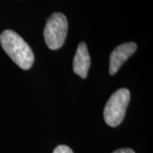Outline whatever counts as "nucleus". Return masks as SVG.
Returning <instances> with one entry per match:
<instances>
[{
	"instance_id": "7",
	"label": "nucleus",
	"mask_w": 153,
	"mask_h": 153,
	"mask_svg": "<svg viewBox=\"0 0 153 153\" xmlns=\"http://www.w3.org/2000/svg\"><path fill=\"white\" fill-rule=\"evenodd\" d=\"M112 153H135L134 151H133L132 149L129 148H123V149H119V150H117Z\"/></svg>"
},
{
	"instance_id": "5",
	"label": "nucleus",
	"mask_w": 153,
	"mask_h": 153,
	"mask_svg": "<svg viewBox=\"0 0 153 153\" xmlns=\"http://www.w3.org/2000/svg\"><path fill=\"white\" fill-rule=\"evenodd\" d=\"M90 67V56L87 45L81 42L78 44L76 54L73 59V71L82 78H85Z\"/></svg>"
},
{
	"instance_id": "6",
	"label": "nucleus",
	"mask_w": 153,
	"mask_h": 153,
	"mask_svg": "<svg viewBox=\"0 0 153 153\" xmlns=\"http://www.w3.org/2000/svg\"><path fill=\"white\" fill-rule=\"evenodd\" d=\"M53 153H73V152L69 146L65 145H60L55 148Z\"/></svg>"
},
{
	"instance_id": "3",
	"label": "nucleus",
	"mask_w": 153,
	"mask_h": 153,
	"mask_svg": "<svg viewBox=\"0 0 153 153\" xmlns=\"http://www.w3.org/2000/svg\"><path fill=\"white\" fill-rule=\"evenodd\" d=\"M68 31L66 17L61 13H54L47 20L44 36L48 48L52 50L60 49L64 44Z\"/></svg>"
},
{
	"instance_id": "4",
	"label": "nucleus",
	"mask_w": 153,
	"mask_h": 153,
	"mask_svg": "<svg viewBox=\"0 0 153 153\" xmlns=\"http://www.w3.org/2000/svg\"><path fill=\"white\" fill-rule=\"evenodd\" d=\"M136 44L133 42L125 43L116 47L110 56V74H116L123 64L136 51Z\"/></svg>"
},
{
	"instance_id": "1",
	"label": "nucleus",
	"mask_w": 153,
	"mask_h": 153,
	"mask_svg": "<svg viewBox=\"0 0 153 153\" xmlns=\"http://www.w3.org/2000/svg\"><path fill=\"white\" fill-rule=\"evenodd\" d=\"M0 44L7 55L19 67L28 70L34 62L32 49L23 38L12 30H5L0 34Z\"/></svg>"
},
{
	"instance_id": "2",
	"label": "nucleus",
	"mask_w": 153,
	"mask_h": 153,
	"mask_svg": "<svg viewBox=\"0 0 153 153\" xmlns=\"http://www.w3.org/2000/svg\"><path fill=\"white\" fill-rule=\"evenodd\" d=\"M130 100V92L127 88H119L110 97L104 109V119L107 125L117 127L123 122Z\"/></svg>"
}]
</instances>
